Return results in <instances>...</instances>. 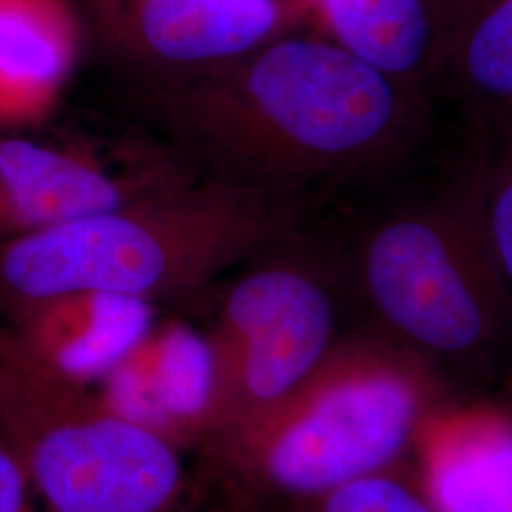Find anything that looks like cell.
<instances>
[{"label": "cell", "mask_w": 512, "mask_h": 512, "mask_svg": "<svg viewBox=\"0 0 512 512\" xmlns=\"http://www.w3.org/2000/svg\"><path fill=\"white\" fill-rule=\"evenodd\" d=\"M135 99L207 175L304 207L397 167L431 114L425 90L298 29L217 69L139 82Z\"/></svg>", "instance_id": "6da1fadb"}, {"label": "cell", "mask_w": 512, "mask_h": 512, "mask_svg": "<svg viewBox=\"0 0 512 512\" xmlns=\"http://www.w3.org/2000/svg\"><path fill=\"white\" fill-rule=\"evenodd\" d=\"M304 220L300 203L184 175L105 213L2 239L0 294L12 308L69 293L154 306L302 236Z\"/></svg>", "instance_id": "7a4b0ae2"}, {"label": "cell", "mask_w": 512, "mask_h": 512, "mask_svg": "<svg viewBox=\"0 0 512 512\" xmlns=\"http://www.w3.org/2000/svg\"><path fill=\"white\" fill-rule=\"evenodd\" d=\"M448 397L439 368L359 330L281 403L202 450L228 494L306 505L403 463L423 418Z\"/></svg>", "instance_id": "3957f363"}, {"label": "cell", "mask_w": 512, "mask_h": 512, "mask_svg": "<svg viewBox=\"0 0 512 512\" xmlns=\"http://www.w3.org/2000/svg\"><path fill=\"white\" fill-rule=\"evenodd\" d=\"M332 262L365 330L442 374L486 368L511 332V293L459 177L365 219Z\"/></svg>", "instance_id": "277c9868"}, {"label": "cell", "mask_w": 512, "mask_h": 512, "mask_svg": "<svg viewBox=\"0 0 512 512\" xmlns=\"http://www.w3.org/2000/svg\"><path fill=\"white\" fill-rule=\"evenodd\" d=\"M0 433L46 512H175L183 499L181 448L38 366L2 325Z\"/></svg>", "instance_id": "5b68a950"}, {"label": "cell", "mask_w": 512, "mask_h": 512, "mask_svg": "<svg viewBox=\"0 0 512 512\" xmlns=\"http://www.w3.org/2000/svg\"><path fill=\"white\" fill-rule=\"evenodd\" d=\"M340 293L334 262L308 247L304 234L251 260L207 332L217 410L203 442L281 403L323 363L342 338Z\"/></svg>", "instance_id": "8992f818"}, {"label": "cell", "mask_w": 512, "mask_h": 512, "mask_svg": "<svg viewBox=\"0 0 512 512\" xmlns=\"http://www.w3.org/2000/svg\"><path fill=\"white\" fill-rule=\"evenodd\" d=\"M101 46L139 82L232 63L308 18L306 0H90Z\"/></svg>", "instance_id": "52a82bcc"}, {"label": "cell", "mask_w": 512, "mask_h": 512, "mask_svg": "<svg viewBox=\"0 0 512 512\" xmlns=\"http://www.w3.org/2000/svg\"><path fill=\"white\" fill-rule=\"evenodd\" d=\"M184 175L169 156L139 154L118 167L93 148L0 135L10 236L105 213Z\"/></svg>", "instance_id": "ba28073f"}, {"label": "cell", "mask_w": 512, "mask_h": 512, "mask_svg": "<svg viewBox=\"0 0 512 512\" xmlns=\"http://www.w3.org/2000/svg\"><path fill=\"white\" fill-rule=\"evenodd\" d=\"M99 397L126 420L177 448L202 446L217 410V370L207 334L181 323L152 327L99 382Z\"/></svg>", "instance_id": "9c48e42d"}, {"label": "cell", "mask_w": 512, "mask_h": 512, "mask_svg": "<svg viewBox=\"0 0 512 512\" xmlns=\"http://www.w3.org/2000/svg\"><path fill=\"white\" fill-rule=\"evenodd\" d=\"M412 469L437 512H509L512 412L499 401L444 399L421 421Z\"/></svg>", "instance_id": "30bf717a"}, {"label": "cell", "mask_w": 512, "mask_h": 512, "mask_svg": "<svg viewBox=\"0 0 512 512\" xmlns=\"http://www.w3.org/2000/svg\"><path fill=\"white\" fill-rule=\"evenodd\" d=\"M23 353L71 384L97 385L145 336L154 306L126 296L69 293L14 308Z\"/></svg>", "instance_id": "8fae6325"}, {"label": "cell", "mask_w": 512, "mask_h": 512, "mask_svg": "<svg viewBox=\"0 0 512 512\" xmlns=\"http://www.w3.org/2000/svg\"><path fill=\"white\" fill-rule=\"evenodd\" d=\"M82 40L71 0H0V128L35 126L57 109Z\"/></svg>", "instance_id": "7c38bea8"}, {"label": "cell", "mask_w": 512, "mask_h": 512, "mask_svg": "<svg viewBox=\"0 0 512 512\" xmlns=\"http://www.w3.org/2000/svg\"><path fill=\"white\" fill-rule=\"evenodd\" d=\"M325 37L374 69L427 92L437 84L439 18L433 0H306Z\"/></svg>", "instance_id": "4fadbf2b"}, {"label": "cell", "mask_w": 512, "mask_h": 512, "mask_svg": "<svg viewBox=\"0 0 512 512\" xmlns=\"http://www.w3.org/2000/svg\"><path fill=\"white\" fill-rule=\"evenodd\" d=\"M439 18L437 84L478 120L512 114V0H433Z\"/></svg>", "instance_id": "5bb4252c"}, {"label": "cell", "mask_w": 512, "mask_h": 512, "mask_svg": "<svg viewBox=\"0 0 512 512\" xmlns=\"http://www.w3.org/2000/svg\"><path fill=\"white\" fill-rule=\"evenodd\" d=\"M480 128V152L458 177L512 298V114L480 120Z\"/></svg>", "instance_id": "9a60e30c"}, {"label": "cell", "mask_w": 512, "mask_h": 512, "mask_svg": "<svg viewBox=\"0 0 512 512\" xmlns=\"http://www.w3.org/2000/svg\"><path fill=\"white\" fill-rule=\"evenodd\" d=\"M308 512H437L403 463L359 476L304 505Z\"/></svg>", "instance_id": "2e32d148"}, {"label": "cell", "mask_w": 512, "mask_h": 512, "mask_svg": "<svg viewBox=\"0 0 512 512\" xmlns=\"http://www.w3.org/2000/svg\"><path fill=\"white\" fill-rule=\"evenodd\" d=\"M35 497L23 463L0 433V512H38Z\"/></svg>", "instance_id": "e0dca14e"}, {"label": "cell", "mask_w": 512, "mask_h": 512, "mask_svg": "<svg viewBox=\"0 0 512 512\" xmlns=\"http://www.w3.org/2000/svg\"><path fill=\"white\" fill-rule=\"evenodd\" d=\"M211 512H308L304 505L258 501L239 495H226V501Z\"/></svg>", "instance_id": "ac0fdd59"}, {"label": "cell", "mask_w": 512, "mask_h": 512, "mask_svg": "<svg viewBox=\"0 0 512 512\" xmlns=\"http://www.w3.org/2000/svg\"><path fill=\"white\" fill-rule=\"evenodd\" d=\"M497 401L512 412V365L507 368V372L503 376V384H501V389H499Z\"/></svg>", "instance_id": "d6986e66"}, {"label": "cell", "mask_w": 512, "mask_h": 512, "mask_svg": "<svg viewBox=\"0 0 512 512\" xmlns=\"http://www.w3.org/2000/svg\"><path fill=\"white\" fill-rule=\"evenodd\" d=\"M0 234L10 236V217H8V209H6V202L2 198V192H0Z\"/></svg>", "instance_id": "ffe728a7"}, {"label": "cell", "mask_w": 512, "mask_h": 512, "mask_svg": "<svg viewBox=\"0 0 512 512\" xmlns=\"http://www.w3.org/2000/svg\"><path fill=\"white\" fill-rule=\"evenodd\" d=\"M509 512H512V507H511V509H509Z\"/></svg>", "instance_id": "44dd1931"}]
</instances>
